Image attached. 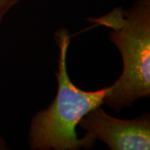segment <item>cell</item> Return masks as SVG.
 <instances>
[{"label":"cell","instance_id":"1","mask_svg":"<svg viewBox=\"0 0 150 150\" xmlns=\"http://www.w3.org/2000/svg\"><path fill=\"white\" fill-rule=\"evenodd\" d=\"M59 54L58 59V91L47 108L33 117L28 130V144L32 150H79L90 149L96 140L89 134L79 138L76 128L82 118L102 106L108 87L86 91L71 81L67 68V53L71 35L62 28L54 34Z\"/></svg>","mask_w":150,"mask_h":150},{"label":"cell","instance_id":"2","mask_svg":"<svg viewBox=\"0 0 150 150\" xmlns=\"http://www.w3.org/2000/svg\"><path fill=\"white\" fill-rule=\"evenodd\" d=\"M86 21L110 29L108 40L121 54L123 73L104 98L117 112L150 95V0H136L129 9L116 7L98 18Z\"/></svg>","mask_w":150,"mask_h":150},{"label":"cell","instance_id":"3","mask_svg":"<svg viewBox=\"0 0 150 150\" xmlns=\"http://www.w3.org/2000/svg\"><path fill=\"white\" fill-rule=\"evenodd\" d=\"M78 127L112 150H149L150 114L120 119L108 114L101 106L84 115Z\"/></svg>","mask_w":150,"mask_h":150},{"label":"cell","instance_id":"4","mask_svg":"<svg viewBox=\"0 0 150 150\" xmlns=\"http://www.w3.org/2000/svg\"><path fill=\"white\" fill-rule=\"evenodd\" d=\"M22 0H0V24L4 20V18L13 7L16 5Z\"/></svg>","mask_w":150,"mask_h":150},{"label":"cell","instance_id":"5","mask_svg":"<svg viewBox=\"0 0 150 150\" xmlns=\"http://www.w3.org/2000/svg\"><path fill=\"white\" fill-rule=\"evenodd\" d=\"M8 146L6 143L5 139L2 137H0V150H7L8 149Z\"/></svg>","mask_w":150,"mask_h":150}]
</instances>
